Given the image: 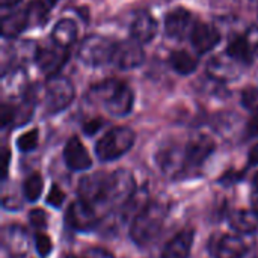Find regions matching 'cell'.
Instances as JSON below:
<instances>
[{"label": "cell", "instance_id": "6da1fadb", "mask_svg": "<svg viewBox=\"0 0 258 258\" xmlns=\"http://www.w3.org/2000/svg\"><path fill=\"white\" fill-rule=\"evenodd\" d=\"M166 215H168V207L165 203L148 201V204L132 221V227H130L132 240L141 248L151 245L162 233Z\"/></svg>", "mask_w": 258, "mask_h": 258}, {"label": "cell", "instance_id": "7a4b0ae2", "mask_svg": "<svg viewBox=\"0 0 258 258\" xmlns=\"http://www.w3.org/2000/svg\"><path fill=\"white\" fill-rule=\"evenodd\" d=\"M91 100L101 103L113 116H125L132 112L135 97L132 89L119 80H107L92 88Z\"/></svg>", "mask_w": 258, "mask_h": 258}, {"label": "cell", "instance_id": "3957f363", "mask_svg": "<svg viewBox=\"0 0 258 258\" xmlns=\"http://www.w3.org/2000/svg\"><path fill=\"white\" fill-rule=\"evenodd\" d=\"M136 135L128 127H115L109 130L95 145L97 157L103 162H112L124 156L135 144Z\"/></svg>", "mask_w": 258, "mask_h": 258}, {"label": "cell", "instance_id": "277c9868", "mask_svg": "<svg viewBox=\"0 0 258 258\" xmlns=\"http://www.w3.org/2000/svg\"><path fill=\"white\" fill-rule=\"evenodd\" d=\"M136 194V181L130 171L116 169L109 174L106 204L112 207H124Z\"/></svg>", "mask_w": 258, "mask_h": 258}, {"label": "cell", "instance_id": "5b68a950", "mask_svg": "<svg viewBox=\"0 0 258 258\" xmlns=\"http://www.w3.org/2000/svg\"><path fill=\"white\" fill-rule=\"evenodd\" d=\"M76 91L74 85L70 79L56 74L48 77L47 82V94H45V106L50 113H59L65 110L74 100Z\"/></svg>", "mask_w": 258, "mask_h": 258}, {"label": "cell", "instance_id": "8992f818", "mask_svg": "<svg viewBox=\"0 0 258 258\" xmlns=\"http://www.w3.org/2000/svg\"><path fill=\"white\" fill-rule=\"evenodd\" d=\"M115 44L110 42L107 38L100 35L88 36L80 48H79V59L89 67H100L106 62H110Z\"/></svg>", "mask_w": 258, "mask_h": 258}, {"label": "cell", "instance_id": "52a82bcc", "mask_svg": "<svg viewBox=\"0 0 258 258\" xmlns=\"http://www.w3.org/2000/svg\"><path fill=\"white\" fill-rule=\"evenodd\" d=\"M145 53L142 44L133 38L116 42L113 47L110 62L119 70H133L144 63Z\"/></svg>", "mask_w": 258, "mask_h": 258}, {"label": "cell", "instance_id": "ba28073f", "mask_svg": "<svg viewBox=\"0 0 258 258\" xmlns=\"http://www.w3.org/2000/svg\"><path fill=\"white\" fill-rule=\"evenodd\" d=\"M215 151V142L209 136H195L184 145V172L200 169Z\"/></svg>", "mask_w": 258, "mask_h": 258}, {"label": "cell", "instance_id": "9c48e42d", "mask_svg": "<svg viewBox=\"0 0 258 258\" xmlns=\"http://www.w3.org/2000/svg\"><path fill=\"white\" fill-rule=\"evenodd\" d=\"M65 219L68 227L77 231H89L98 224L95 207L83 200H77L70 204Z\"/></svg>", "mask_w": 258, "mask_h": 258}, {"label": "cell", "instance_id": "30bf717a", "mask_svg": "<svg viewBox=\"0 0 258 258\" xmlns=\"http://www.w3.org/2000/svg\"><path fill=\"white\" fill-rule=\"evenodd\" d=\"M107 174L98 172L92 175H86L79 183V195L80 200L92 204L94 207L98 204H106L107 195Z\"/></svg>", "mask_w": 258, "mask_h": 258}, {"label": "cell", "instance_id": "8fae6325", "mask_svg": "<svg viewBox=\"0 0 258 258\" xmlns=\"http://www.w3.org/2000/svg\"><path fill=\"white\" fill-rule=\"evenodd\" d=\"M194 26V15L184 8L171 11L165 18V32L169 38L174 39H183L187 35L190 36Z\"/></svg>", "mask_w": 258, "mask_h": 258}, {"label": "cell", "instance_id": "7c38bea8", "mask_svg": "<svg viewBox=\"0 0 258 258\" xmlns=\"http://www.w3.org/2000/svg\"><path fill=\"white\" fill-rule=\"evenodd\" d=\"M67 59H68L67 50L56 44L54 47H42V48H36L35 51V60L39 70L48 74V77L59 74Z\"/></svg>", "mask_w": 258, "mask_h": 258}, {"label": "cell", "instance_id": "4fadbf2b", "mask_svg": "<svg viewBox=\"0 0 258 258\" xmlns=\"http://www.w3.org/2000/svg\"><path fill=\"white\" fill-rule=\"evenodd\" d=\"M65 165L71 171H86L92 166V159L77 136H73L63 148Z\"/></svg>", "mask_w": 258, "mask_h": 258}, {"label": "cell", "instance_id": "5bb4252c", "mask_svg": "<svg viewBox=\"0 0 258 258\" xmlns=\"http://www.w3.org/2000/svg\"><path fill=\"white\" fill-rule=\"evenodd\" d=\"M221 39L219 30L209 23H197L190 33V42L198 53H207L218 45Z\"/></svg>", "mask_w": 258, "mask_h": 258}, {"label": "cell", "instance_id": "9a60e30c", "mask_svg": "<svg viewBox=\"0 0 258 258\" xmlns=\"http://www.w3.org/2000/svg\"><path fill=\"white\" fill-rule=\"evenodd\" d=\"M157 163L166 175H178L184 172V147L168 145L157 154Z\"/></svg>", "mask_w": 258, "mask_h": 258}, {"label": "cell", "instance_id": "2e32d148", "mask_svg": "<svg viewBox=\"0 0 258 258\" xmlns=\"http://www.w3.org/2000/svg\"><path fill=\"white\" fill-rule=\"evenodd\" d=\"M132 38L139 41L141 44L150 42L157 35V21L150 12L141 11L135 15L132 26H130Z\"/></svg>", "mask_w": 258, "mask_h": 258}, {"label": "cell", "instance_id": "e0dca14e", "mask_svg": "<svg viewBox=\"0 0 258 258\" xmlns=\"http://www.w3.org/2000/svg\"><path fill=\"white\" fill-rule=\"evenodd\" d=\"M194 230L187 228L180 231L171 239L162 251L160 258H189L194 245Z\"/></svg>", "mask_w": 258, "mask_h": 258}, {"label": "cell", "instance_id": "ac0fdd59", "mask_svg": "<svg viewBox=\"0 0 258 258\" xmlns=\"http://www.w3.org/2000/svg\"><path fill=\"white\" fill-rule=\"evenodd\" d=\"M249 248L245 240L239 236H222L216 240L213 246V254L216 258H239L243 255Z\"/></svg>", "mask_w": 258, "mask_h": 258}, {"label": "cell", "instance_id": "d6986e66", "mask_svg": "<svg viewBox=\"0 0 258 258\" xmlns=\"http://www.w3.org/2000/svg\"><path fill=\"white\" fill-rule=\"evenodd\" d=\"M3 245L15 257H21L27 252L29 240L27 234L21 227L12 225L3 230Z\"/></svg>", "mask_w": 258, "mask_h": 258}, {"label": "cell", "instance_id": "ffe728a7", "mask_svg": "<svg viewBox=\"0 0 258 258\" xmlns=\"http://www.w3.org/2000/svg\"><path fill=\"white\" fill-rule=\"evenodd\" d=\"M77 33H79L77 24L70 18H63L54 24V27L51 30V39L56 45L67 50L68 47H71L76 42Z\"/></svg>", "mask_w": 258, "mask_h": 258}, {"label": "cell", "instance_id": "44dd1931", "mask_svg": "<svg viewBox=\"0 0 258 258\" xmlns=\"http://www.w3.org/2000/svg\"><path fill=\"white\" fill-rule=\"evenodd\" d=\"M227 54L237 63H251L255 54V47L246 35L236 36L227 48Z\"/></svg>", "mask_w": 258, "mask_h": 258}, {"label": "cell", "instance_id": "7402d4cb", "mask_svg": "<svg viewBox=\"0 0 258 258\" xmlns=\"http://www.w3.org/2000/svg\"><path fill=\"white\" fill-rule=\"evenodd\" d=\"M29 23H30V20H29L27 9L5 15L2 20V35L5 38H15L27 27Z\"/></svg>", "mask_w": 258, "mask_h": 258}, {"label": "cell", "instance_id": "603a6c76", "mask_svg": "<svg viewBox=\"0 0 258 258\" xmlns=\"http://www.w3.org/2000/svg\"><path fill=\"white\" fill-rule=\"evenodd\" d=\"M231 227L240 234H251L258 230V215L254 210H236L230 215Z\"/></svg>", "mask_w": 258, "mask_h": 258}, {"label": "cell", "instance_id": "cb8c5ba5", "mask_svg": "<svg viewBox=\"0 0 258 258\" xmlns=\"http://www.w3.org/2000/svg\"><path fill=\"white\" fill-rule=\"evenodd\" d=\"M169 63L178 74L187 76L197 70L198 59L184 50H178V51H172V54L169 57Z\"/></svg>", "mask_w": 258, "mask_h": 258}, {"label": "cell", "instance_id": "d4e9b609", "mask_svg": "<svg viewBox=\"0 0 258 258\" xmlns=\"http://www.w3.org/2000/svg\"><path fill=\"white\" fill-rule=\"evenodd\" d=\"M42 189H44V181H42V177L39 174H32L27 177V180L24 181V198L29 201V203H35L36 200H39L41 194H42Z\"/></svg>", "mask_w": 258, "mask_h": 258}, {"label": "cell", "instance_id": "484cf974", "mask_svg": "<svg viewBox=\"0 0 258 258\" xmlns=\"http://www.w3.org/2000/svg\"><path fill=\"white\" fill-rule=\"evenodd\" d=\"M48 11H50V6L45 0H33L27 8L30 23L36 21V24H42L48 17Z\"/></svg>", "mask_w": 258, "mask_h": 258}, {"label": "cell", "instance_id": "4316f807", "mask_svg": "<svg viewBox=\"0 0 258 258\" xmlns=\"http://www.w3.org/2000/svg\"><path fill=\"white\" fill-rule=\"evenodd\" d=\"M38 138H39V132L36 128L33 130H29L26 132L24 135H21L18 139H17V147L20 151H24V153H29L32 150H35L38 147Z\"/></svg>", "mask_w": 258, "mask_h": 258}, {"label": "cell", "instance_id": "83f0119b", "mask_svg": "<svg viewBox=\"0 0 258 258\" xmlns=\"http://www.w3.org/2000/svg\"><path fill=\"white\" fill-rule=\"evenodd\" d=\"M35 245H36V251L41 257H47L51 249H53V243H51V239L44 234V233H38L36 237H35Z\"/></svg>", "mask_w": 258, "mask_h": 258}, {"label": "cell", "instance_id": "f1b7e54d", "mask_svg": "<svg viewBox=\"0 0 258 258\" xmlns=\"http://www.w3.org/2000/svg\"><path fill=\"white\" fill-rule=\"evenodd\" d=\"M0 121L3 128H6L8 125H15V107L9 104H3L0 110Z\"/></svg>", "mask_w": 258, "mask_h": 258}, {"label": "cell", "instance_id": "f546056e", "mask_svg": "<svg viewBox=\"0 0 258 258\" xmlns=\"http://www.w3.org/2000/svg\"><path fill=\"white\" fill-rule=\"evenodd\" d=\"M63 200H65V194L60 190L59 186L53 184L51 189H50V194H48V197H47V204H50V206L54 207V209H59V207L62 206Z\"/></svg>", "mask_w": 258, "mask_h": 258}, {"label": "cell", "instance_id": "4dcf8cb0", "mask_svg": "<svg viewBox=\"0 0 258 258\" xmlns=\"http://www.w3.org/2000/svg\"><path fill=\"white\" fill-rule=\"evenodd\" d=\"M29 219H30V224L36 230H44L47 227V216H45L44 210H41V209L32 210L30 215H29Z\"/></svg>", "mask_w": 258, "mask_h": 258}, {"label": "cell", "instance_id": "1f68e13d", "mask_svg": "<svg viewBox=\"0 0 258 258\" xmlns=\"http://www.w3.org/2000/svg\"><path fill=\"white\" fill-rule=\"evenodd\" d=\"M74 258H115L112 252H109L104 248H89L85 252H82L80 255Z\"/></svg>", "mask_w": 258, "mask_h": 258}, {"label": "cell", "instance_id": "d6a6232c", "mask_svg": "<svg viewBox=\"0 0 258 258\" xmlns=\"http://www.w3.org/2000/svg\"><path fill=\"white\" fill-rule=\"evenodd\" d=\"M103 124H104V121H103L101 118L89 119V121H86V122L83 124V132H85L88 136H92V135H95V133L103 127Z\"/></svg>", "mask_w": 258, "mask_h": 258}, {"label": "cell", "instance_id": "836d02e7", "mask_svg": "<svg viewBox=\"0 0 258 258\" xmlns=\"http://www.w3.org/2000/svg\"><path fill=\"white\" fill-rule=\"evenodd\" d=\"M252 210L258 215V172L252 178V198H251Z\"/></svg>", "mask_w": 258, "mask_h": 258}, {"label": "cell", "instance_id": "e575fe53", "mask_svg": "<svg viewBox=\"0 0 258 258\" xmlns=\"http://www.w3.org/2000/svg\"><path fill=\"white\" fill-rule=\"evenodd\" d=\"M248 136L249 138H258V113L254 115V118L248 122Z\"/></svg>", "mask_w": 258, "mask_h": 258}, {"label": "cell", "instance_id": "d590c367", "mask_svg": "<svg viewBox=\"0 0 258 258\" xmlns=\"http://www.w3.org/2000/svg\"><path fill=\"white\" fill-rule=\"evenodd\" d=\"M249 163L251 165H258V144L252 147V150L249 151Z\"/></svg>", "mask_w": 258, "mask_h": 258}, {"label": "cell", "instance_id": "8d00e7d4", "mask_svg": "<svg viewBox=\"0 0 258 258\" xmlns=\"http://www.w3.org/2000/svg\"><path fill=\"white\" fill-rule=\"evenodd\" d=\"M18 2H20V0H0V6H2L3 9H6V8H12V6H15Z\"/></svg>", "mask_w": 258, "mask_h": 258}, {"label": "cell", "instance_id": "74e56055", "mask_svg": "<svg viewBox=\"0 0 258 258\" xmlns=\"http://www.w3.org/2000/svg\"><path fill=\"white\" fill-rule=\"evenodd\" d=\"M8 166H9V151H8V150H5V171H3V178H6Z\"/></svg>", "mask_w": 258, "mask_h": 258}, {"label": "cell", "instance_id": "f35d334b", "mask_svg": "<svg viewBox=\"0 0 258 258\" xmlns=\"http://www.w3.org/2000/svg\"><path fill=\"white\" fill-rule=\"evenodd\" d=\"M239 258H258V255H257V252H255L254 249H251V248H249V249H248V251H246V252H245L243 255H240Z\"/></svg>", "mask_w": 258, "mask_h": 258}, {"label": "cell", "instance_id": "ab89813d", "mask_svg": "<svg viewBox=\"0 0 258 258\" xmlns=\"http://www.w3.org/2000/svg\"><path fill=\"white\" fill-rule=\"evenodd\" d=\"M45 2H47V3H48V6L51 8V6H54L59 0H45Z\"/></svg>", "mask_w": 258, "mask_h": 258}]
</instances>
